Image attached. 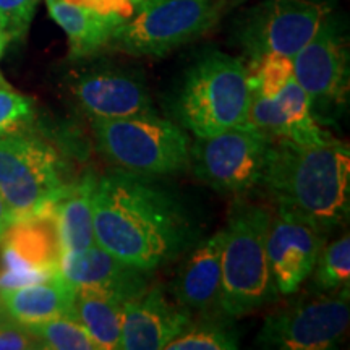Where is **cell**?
Returning a JSON list of instances; mask_svg holds the SVG:
<instances>
[{"label": "cell", "mask_w": 350, "mask_h": 350, "mask_svg": "<svg viewBox=\"0 0 350 350\" xmlns=\"http://www.w3.org/2000/svg\"><path fill=\"white\" fill-rule=\"evenodd\" d=\"M93 219L96 243L146 273L180 256L193 239L180 201L150 177L120 169L96 178Z\"/></svg>", "instance_id": "1"}, {"label": "cell", "mask_w": 350, "mask_h": 350, "mask_svg": "<svg viewBox=\"0 0 350 350\" xmlns=\"http://www.w3.org/2000/svg\"><path fill=\"white\" fill-rule=\"evenodd\" d=\"M260 187L278 209L329 232L349 217V144L336 138L317 144L273 139Z\"/></svg>", "instance_id": "2"}, {"label": "cell", "mask_w": 350, "mask_h": 350, "mask_svg": "<svg viewBox=\"0 0 350 350\" xmlns=\"http://www.w3.org/2000/svg\"><path fill=\"white\" fill-rule=\"evenodd\" d=\"M269 219L266 208L239 204L222 230L221 313L226 318H242L278 299L266 253Z\"/></svg>", "instance_id": "3"}, {"label": "cell", "mask_w": 350, "mask_h": 350, "mask_svg": "<svg viewBox=\"0 0 350 350\" xmlns=\"http://www.w3.org/2000/svg\"><path fill=\"white\" fill-rule=\"evenodd\" d=\"M252 103L247 65L224 52H209L188 70L177 96L180 124L196 138L245 125Z\"/></svg>", "instance_id": "4"}, {"label": "cell", "mask_w": 350, "mask_h": 350, "mask_svg": "<svg viewBox=\"0 0 350 350\" xmlns=\"http://www.w3.org/2000/svg\"><path fill=\"white\" fill-rule=\"evenodd\" d=\"M96 146L117 169L156 177L190 164V143L183 130L156 112L93 122Z\"/></svg>", "instance_id": "5"}, {"label": "cell", "mask_w": 350, "mask_h": 350, "mask_svg": "<svg viewBox=\"0 0 350 350\" xmlns=\"http://www.w3.org/2000/svg\"><path fill=\"white\" fill-rule=\"evenodd\" d=\"M219 18L216 0H143L111 46L138 57H163L203 36Z\"/></svg>", "instance_id": "6"}, {"label": "cell", "mask_w": 350, "mask_h": 350, "mask_svg": "<svg viewBox=\"0 0 350 350\" xmlns=\"http://www.w3.org/2000/svg\"><path fill=\"white\" fill-rule=\"evenodd\" d=\"M65 188L59 152L26 133L0 137V196L16 219L36 213Z\"/></svg>", "instance_id": "7"}, {"label": "cell", "mask_w": 350, "mask_h": 350, "mask_svg": "<svg viewBox=\"0 0 350 350\" xmlns=\"http://www.w3.org/2000/svg\"><path fill=\"white\" fill-rule=\"evenodd\" d=\"M273 139L250 124L196 138L190 163L203 182L222 193L242 195L260 187Z\"/></svg>", "instance_id": "8"}, {"label": "cell", "mask_w": 350, "mask_h": 350, "mask_svg": "<svg viewBox=\"0 0 350 350\" xmlns=\"http://www.w3.org/2000/svg\"><path fill=\"white\" fill-rule=\"evenodd\" d=\"M59 219L52 201L18 217L0 240V288L20 287L60 274L64 258Z\"/></svg>", "instance_id": "9"}, {"label": "cell", "mask_w": 350, "mask_h": 350, "mask_svg": "<svg viewBox=\"0 0 350 350\" xmlns=\"http://www.w3.org/2000/svg\"><path fill=\"white\" fill-rule=\"evenodd\" d=\"M349 286L338 295H321L269 314L258 332L262 349L327 350L334 349L349 329Z\"/></svg>", "instance_id": "10"}, {"label": "cell", "mask_w": 350, "mask_h": 350, "mask_svg": "<svg viewBox=\"0 0 350 350\" xmlns=\"http://www.w3.org/2000/svg\"><path fill=\"white\" fill-rule=\"evenodd\" d=\"M294 78L318 122L338 117L349 99V55L338 26L326 16L314 36L292 57Z\"/></svg>", "instance_id": "11"}, {"label": "cell", "mask_w": 350, "mask_h": 350, "mask_svg": "<svg viewBox=\"0 0 350 350\" xmlns=\"http://www.w3.org/2000/svg\"><path fill=\"white\" fill-rule=\"evenodd\" d=\"M327 16L312 0H268L247 16L239 31L250 62L266 55L294 57L314 36Z\"/></svg>", "instance_id": "12"}, {"label": "cell", "mask_w": 350, "mask_h": 350, "mask_svg": "<svg viewBox=\"0 0 350 350\" xmlns=\"http://www.w3.org/2000/svg\"><path fill=\"white\" fill-rule=\"evenodd\" d=\"M327 232L308 219L275 208L271 214L266 253L279 295H292L312 275Z\"/></svg>", "instance_id": "13"}, {"label": "cell", "mask_w": 350, "mask_h": 350, "mask_svg": "<svg viewBox=\"0 0 350 350\" xmlns=\"http://www.w3.org/2000/svg\"><path fill=\"white\" fill-rule=\"evenodd\" d=\"M72 94L91 122L154 112L146 83L137 73L113 65H94L75 78Z\"/></svg>", "instance_id": "14"}, {"label": "cell", "mask_w": 350, "mask_h": 350, "mask_svg": "<svg viewBox=\"0 0 350 350\" xmlns=\"http://www.w3.org/2000/svg\"><path fill=\"white\" fill-rule=\"evenodd\" d=\"M271 139H291L300 144L325 143L332 137L312 113L308 96L292 78L274 98L252 91L248 122Z\"/></svg>", "instance_id": "15"}, {"label": "cell", "mask_w": 350, "mask_h": 350, "mask_svg": "<svg viewBox=\"0 0 350 350\" xmlns=\"http://www.w3.org/2000/svg\"><path fill=\"white\" fill-rule=\"evenodd\" d=\"M190 321L187 308L170 304L159 287H148L124 305L119 349L165 350Z\"/></svg>", "instance_id": "16"}, {"label": "cell", "mask_w": 350, "mask_h": 350, "mask_svg": "<svg viewBox=\"0 0 350 350\" xmlns=\"http://www.w3.org/2000/svg\"><path fill=\"white\" fill-rule=\"evenodd\" d=\"M60 273L75 288L103 292L125 304L150 287L151 274L126 265L98 243L81 252L64 253Z\"/></svg>", "instance_id": "17"}, {"label": "cell", "mask_w": 350, "mask_h": 350, "mask_svg": "<svg viewBox=\"0 0 350 350\" xmlns=\"http://www.w3.org/2000/svg\"><path fill=\"white\" fill-rule=\"evenodd\" d=\"M222 240L224 232L219 230L196 245L178 269L174 295L177 304L190 313H201L204 317L221 313Z\"/></svg>", "instance_id": "18"}, {"label": "cell", "mask_w": 350, "mask_h": 350, "mask_svg": "<svg viewBox=\"0 0 350 350\" xmlns=\"http://www.w3.org/2000/svg\"><path fill=\"white\" fill-rule=\"evenodd\" d=\"M75 294L77 288L60 273L26 286L0 288V301L15 321L33 325L70 317Z\"/></svg>", "instance_id": "19"}, {"label": "cell", "mask_w": 350, "mask_h": 350, "mask_svg": "<svg viewBox=\"0 0 350 350\" xmlns=\"http://www.w3.org/2000/svg\"><path fill=\"white\" fill-rule=\"evenodd\" d=\"M47 8L67 34L72 59H85L111 46L113 34L125 21L119 13H103L67 0H52Z\"/></svg>", "instance_id": "20"}, {"label": "cell", "mask_w": 350, "mask_h": 350, "mask_svg": "<svg viewBox=\"0 0 350 350\" xmlns=\"http://www.w3.org/2000/svg\"><path fill=\"white\" fill-rule=\"evenodd\" d=\"M94 182L96 178L85 177L75 185H65L64 190L52 200L65 253L81 252L96 245L93 219Z\"/></svg>", "instance_id": "21"}, {"label": "cell", "mask_w": 350, "mask_h": 350, "mask_svg": "<svg viewBox=\"0 0 350 350\" xmlns=\"http://www.w3.org/2000/svg\"><path fill=\"white\" fill-rule=\"evenodd\" d=\"M124 305L116 297L90 288H77L70 318L88 331L100 350L119 349Z\"/></svg>", "instance_id": "22"}, {"label": "cell", "mask_w": 350, "mask_h": 350, "mask_svg": "<svg viewBox=\"0 0 350 350\" xmlns=\"http://www.w3.org/2000/svg\"><path fill=\"white\" fill-rule=\"evenodd\" d=\"M239 349L237 332L226 319L209 314L196 323H188L165 350H235Z\"/></svg>", "instance_id": "23"}, {"label": "cell", "mask_w": 350, "mask_h": 350, "mask_svg": "<svg viewBox=\"0 0 350 350\" xmlns=\"http://www.w3.org/2000/svg\"><path fill=\"white\" fill-rule=\"evenodd\" d=\"M36 338L41 349L49 350H100L80 323L70 317L25 325Z\"/></svg>", "instance_id": "24"}, {"label": "cell", "mask_w": 350, "mask_h": 350, "mask_svg": "<svg viewBox=\"0 0 350 350\" xmlns=\"http://www.w3.org/2000/svg\"><path fill=\"white\" fill-rule=\"evenodd\" d=\"M313 284L319 291L332 292L349 286L350 239L349 234L329 245L325 243L312 271Z\"/></svg>", "instance_id": "25"}, {"label": "cell", "mask_w": 350, "mask_h": 350, "mask_svg": "<svg viewBox=\"0 0 350 350\" xmlns=\"http://www.w3.org/2000/svg\"><path fill=\"white\" fill-rule=\"evenodd\" d=\"M253 93L274 98L294 78V64L291 57L266 55L250 62L247 67Z\"/></svg>", "instance_id": "26"}, {"label": "cell", "mask_w": 350, "mask_h": 350, "mask_svg": "<svg viewBox=\"0 0 350 350\" xmlns=\"http://www.w3.org/2000/svg\"><path fill=\"white\" fill-rule=\"evenodd\" d=\"M34 116L33 103L7 86H0V137L28 129Z\"/></svg>", "instance_id": "27"}, {"label": "cell", "mask_w": 350, "mask_h": 350, "mask_svg": "<svg viewBox=\"0 0 350 350\" xmlns=\"http://www.w3.org/2000/svg\"><path fill=\"white\" fill-rule=\"evenodd\" d=\"M39 0H0V26L7 41L21 39L28 33Z\"/></svg>", "instance_id": "28"}, {"label": "cell", "mask_w": 350, "mask_h": 350, "mask_svg": "<svg viewBox=\"0 0 350 350\" xmlns=\"http://www.w3.org/2000/svg\"><path fill=\"white\" fill-rule=\"evenodd\" d=\"M41 349L28 327L15 321L0 301V350Z\"/></svg>", "instance_id": "29"}, {"label": "cell", "mask_w": 350, "mask_h": 350, "mask_svg": "<svg viewBox=\"0 0 350 350\" xmlns=\"http://www.w3.org/2000/svg\"><path fill=\"white\" fill-rule=\"evenodd\" d=\"M67 2L78 3V5L93 8V10L103 13H119L125 18H129L135 10L131 0H67Z\"/></svg>", "instance_id": "30"}, {"label": "cell", "mask_w": 350, "mask_h": 350, "mask_svg": "<svg viewBox=\"0 0 350 350\" xmlns=\"http://www.w3.org/2000/svg\"><path fill=\"white\" fill-rule=\"evenodd\" d=\"M15 216H13L12 209L8 208V204L3 201L2 196H0V240H2L3 234H5L8 227L13 224V221H15Z\"/></svg>", "instance_id": "31"}, {"label": "cell", "mask_w": 350, "mask_h": 350, "mask_svg": "<svg viewBox=\"0 0 350 350\" xmlns=\"http://www.w3.org/2000/svg\"><path fill=\"white\" fill-rule=\"evenodd\" d=\"M5 46H7V36H5V33H3L2 26H0V59H2V54H3V51H5Z\"/></svg>", "instance_id": "32"}, {"label": "cell", "mask_w": 350, "mask_h": 350, "mask_svg": "<svg viewBox=\"0 0 350 350\" xmlns=\"http://www.w3.org/2000/svg\"><path fill=\"white\" fill-rule=\"evenodd\" d=\"M142 2H143V0H131V3H133V7H138Z\"/></svg>", "instance_id": "33"}, {"label": "cell", "mask_w": 350, "mask_h": 350, "mask_svg": "<svg viewBox=\"0 0 350 350\" xmlns=\"http://www.w3.org/2000/svg\"><path fill=\"white\" fill-rule=\"evenodd\" d=\"M49 2H52V0H46V3H49Z\"/></svg>", "instance_id": "34"}]
</instances>
